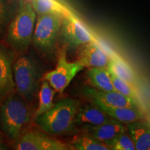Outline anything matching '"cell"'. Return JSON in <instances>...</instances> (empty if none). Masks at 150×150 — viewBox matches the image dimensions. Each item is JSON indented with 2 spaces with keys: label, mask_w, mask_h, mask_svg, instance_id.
<instances>
[{
  "label": "cell",
  "mask_w": 150,
  "mask_h": 150,
  "mask_svg": "<svg viewBox=\"0 0 150 150\" xmlns=\"http://www.w3.org/2000/svg\"><path fill=\"white\" fill-rule=\"evenodd\" d=\"M36 13L28 0H19L6 30L7 44L15 52L27 50L33 40Z\"/></svg>",
  "instance_id": "6da1fadb"
},
{
  "label": "cell",
  "mask_w": 150,
  "mask_h": 150,
  "mask_svg": "<svg viewBox=\"0 0 150 150\" xmlns=\"http://www.w3.org/2000/svg\"><path fill=\"white\" fill-rule=\"evenodd\" d=\"M28 102L14 92L0 104V127L10 140L18 139L32 117V110Z\"/></svg>",
  "instance_id": "7a4b0ae2"
},
{
  "label": "cell",
  "mask_w": 150,
  "mask_h": 150,
  "mask_svg": "<svg viewBox=\"0 0 150 150\" xmlns=\"http://www.w3.org/2000/svg\"><path fill=\"white\" fill-rule=\"evenodd\" d=\"M79 109L78 101L66 98L54 105L50 110L35 119L37 125L50 134H64L75 127V117Z\"/></svg>",
  "instance_id": "3957f363"
},
{
  "label": "cell",
  "mask_w": 150,
  "mask_h": 150,
  "mask_svg": "<svg viewBox=\"0 0 150 150\" xmlns=\"http://www.w3.org/2000/svg\"><path fill=\"white\" fill-rule=\"evenodd\" d=\"M40 75V65L31 56L23 54L15 60L13 77L16 91L29 102L34 99L38 90Z\"/></svg>",
  "instance_id": "277c9868"
},
{
  "label": "cell",
  "mask_w": 150,
  "mask_h": 150,
  "mask_svg": "<svg viewBox=\"0 0 150 150\" xmlns=\"http://www.w3.org/2000/svg\"><path fill=\"white\" fill-rule=\"evenodd\" d=\"M64 15L59 13L38 15L32 40L37 50L43 53H51L54 50Z\"/></svg>",
  "instance_id": "5b68a950"
},
{
  "label": "cell",
  "mask_w": 150,
  "mask_h": 150,
  "mask_svg": "<svg viewBox=\"0 0 150 150\" xmlns=\"http://www.w3.org/2000/svg\"><path fill=\"white\" fill-rule=\"evenodd\" d=\"M83 68V65L78 61H67L66 47H63L59 53L56 67L54 70L47 72L43 79L47 81L50 86L56 92L62 93L69 86L77 73Z\"/></svg>",
  "instance_id": "8992f818"
},
{
  "label": "cell",
  "mask_w": 150,
  "mask_h": 150,
  "mask_svg": "<svg viewBox=\"0 0 150 150\" xmlns=\"http://www.w3.org/2000/svg\"><path fill=\"white\" fill-rule=\"evenodd\" d=\"M59 37L64 47L71 50L95 40L93 35L71 12L63 16Z\"/></svg>",
  "instance_id": "52a82bcc"
},
{
  "label": "cell",
  "mask_w": 150,
  "mask_h": 150,
  "mask_svg": "<svg viewBox=\"0 0 150 150\" xmlns=\"http://www.w3.org/2000/svg\"><path fill=\"white\" fill-rule=\"evenodd\" d=\"M15 53L10 47L0 43V104L11 94L16 92L13 77Z\"/></svg>",
  "instance_id": "ba28073f"
},
{
  "label": "cell",
  "mask_w": 150,
  "mask_h": 150,
  "mask_svg": "<svg viewBox=\"0 0 150 150\" xmlns=\"http://www.w3.org/2000/svg\"><path fill=\"white\" fill-rule=\"evenodd\" d=\"M17 150H67L64 142L37 131H29L18 138L14 145Z\"/></svg>",
  "instance_id": "9c48e42d"
},
{
  "label": "cell",
  "mask_w": 150,
  "mask_h": 150,
  "mask_svg": "<svg viewBox=\"0 0 150 150\" xmlns=\"http://www.w3.org/2000/svg\"><path fill=\"white\" fill-rule=\"evenodd\" d=\"M82 93L92 103H102L113 107L138 108V104L132 99L117 91H103L95 88L86 87L82 91Z\"/></svg>",
  "instance_id": "30bf717a"
},
{
  "label": "cell",
  "mask_w": 150,
  "mask_h": 150,
  "mask_svg": "<svg viewBox=\"0 0 150 150\" xmlns=\"http://www.w3.org/2000/svg\"><path fill=\"white\" fill-rule=\"evenodd\" d=\"M110 58L95 41L80 47L77 61L83 67H107Z\"/></svg>",
  "instance_id": "8fae6325"
},
{
  "label": "cell",
  "mask_w": 150,
  "mask_h": 150,
  "mask_svg": "<svg viewBox=\"0 0 150 150\" xmlns=\"http://www.w3.org/2000/svg\"><path fill=\"white\" fill-rule=\"evenodd\" d=\"M82 128L86 134L91 135L99 141L109 146L117 136L126 131V128L122 125V122L114 119L108 122L97 126H86L82 127Z\"/></svg>",
  "instance_id": "7c38bea8"
},
{
  "label": "cell",
  "mask_w": 150,
  "mask_h": 150,
  "mask_svg": "<svg viewBox=\"0 0 150 150\" xmlns=\"http://www.w3.org/2000/svg\"><path fill=\"white\" fill-rule=\"evenodd\" d=\"M79 108L76 117V126H97L112 120V118L93 103Z\"/></svg>",
  "instance_id": "4fadbf2b"
},
{
  "label": "cell",
  "mask_w": 150,
  "mask_h": 150,
  "mask_svg": "<svg viewBox=\"0 0 150 150\" xmlns=\"http://www.w3.org/2000/svg\"><path fill=\"white\" fill-rule=\"evenodd\" d=\"M126 128L136 149L150 150V124L142 121L127 123Z\"/></svg>",
  "instance_id": "5bb4252c"
},
{
  "label": "cell",
  "mask_w": 150,
  "mask_h": 150,
  "mask_svg": "<svg viewBox=\"0 0 150 150\" xmlns=\"http://www.w3.org/2000/svg\"><path fill=\"white\" fill-rule=\"evenodd\" d=\"M102 109L112 119L124 123L139 121L142 119V115L136 107H113L108 106L102 103H93Z\"/></svg>",
  "instance_id": "9a60e30c"
},
{
  "label": "cell",
  "mask_w": 150,
  "mask_h": 150,
  "mask_svg": "<svg viewBox=\"0 0 150 150\" xmlns=\"http://www.w3.org/2000/svg\"><path fill=\"white\" fill-rule=\"evenodd\" d=\"M87 76L90 83L95 88L103 91H116L107 67H88Z\"/></svg>",
  "instance_id": "2e32d148"
},
{
  "label": "cell",
  "mask_w": 150,
  "mask_h": 150,
  "mask_svg": "<svg viewBox=\"0 0 150 150\" xmlns=\"http://www.w3.org/2000/svg\"><path fill=\"white\" fill-rule=\"evenodd\" d=\"M109 72H112L117 77L134 86L136 83L137 79L133 70L122 60L117 56L110 58L107 66Z\"/></svg>",
  "instance_id": "e0dca14e"
},
{
  "label": "cell",
  "mask_w": 150,
  "mask_h": 150,
  "mask_svg": "<svg viewBox=\"0 0 150 150\" xmlns=\"http://www.w3.org/2000/svg\"><path fill=\"white\" fill-rule=\"evenodd\" d=\"M56 93L50 86L47 81L43 80L39 92V104L33 117L35 120L39 116L45 113L54 106V97Z\"/></svg>",
  "instance_id": "ac0fdd59"
},
{
  "label": "cell",
  "mask_w": 150,
  "mask_h": 150,
  "mask_svg": "<svg viewBox=\"0 0 150 150\" xmlns=\"http://www.w3.org/2000/svg\"><path fill=\"white\" fill-rule=\"evenodd\" d=\"M70 149L76 150H110L109 145L99 141L87 134L76 138L70 146Z\"/></svg>",
  "instance_id": "d6986e66"
},
{
  "label": "cell",
  "mask_w": 150,
  "mask_h": 150,
  "mask_svg": "<svg viewBox=\"0 0 150 150\" xmlns=\"http://www.w3.org/2000/svg\"><path fill=\"white\" fill-rule=\"evenodd\" d=\"M30 3L38 15L52 13L66 14L70 12L65 6L56 0H30Z\"/></svg>",
  "instance_id": "ffe728a7"
},
{
  "label": "cell",
  "mask_w": 150,
  "mask_h": 150,
  "mask_svg": "<svg viewBox=\"0 0 150 150\" xmlns=\"http://www.w3.org/2000/svg\"><path fill=\"white\" fill-rule=\"evenodd\" d=\"M12 0H0V37L6 32L7 28L16 12Z\"/></svg>",
  "instance_id": "44dd1931"
},
{
  "label": "cell",
  "mask_w": 150,
  "mask_h": 150,
  "mask_svg": "<svg viewBox=\"0 0 150 150\" xmlns=\"http://www.w3.org/2000/svg\"><path fill=\"white\" fill-rule=\"evenodd\" d=\"M109 74L112 83L115 91H117L118 93H121L122 95L127 97L128 98L132 99L134 102H136L138 104V99L139 98H138V96L137 95L136 91H135L134 86L127 83L125 81L117 77V76L112 74V72H109Z\"/></svg>",
  "instance_id": "7402d4cb"
},
{
  "label": "cell",
  "mask_w": 150,
  "mask_h": 150,
  "mask_svg": "<svg viewBox=\"0 0 150 150\" xmlns=\"http://www.w3.org/2000/svg\"><path fill=\"white\" fill-rule=\"evenodd\" d=\"M113 150H134L136 149L134 143L131 136L127 133V131L121 133L112 141L110 145Z\"/></svg>",
  "instance_id": "603a6c76"
},
{
  "label": "cell",
  "mask_w": 150,
  "mask_h": 150,
  "mask_svg": "<svg viewBox=\"0 0 150 150\" xmlns=\"http://www.w3.org/2000/svg\"><path fill=\"white\" fill-rule=\"evenodd\" d=\"M7 149H8V147H7V145L4 143V142L1 137H0V150H4Z\"/></svg>",
  "instance_id": "cb8c5ba5"
},
{
  "label": "cell",
  "mask_w": 150,
  "mask_h": 150,
  "mask_svg": "<svg viewBox=\"0 0 150 150\" xmlns=\"http://www.w3.org/2000/svg\"><path fill=\"white\" fill-rule=\"evenodd\" d=\"M12 1H15V0H12Z\"/></svg>",
  "instance_id": "d4e9b609"
}]
</instances>
